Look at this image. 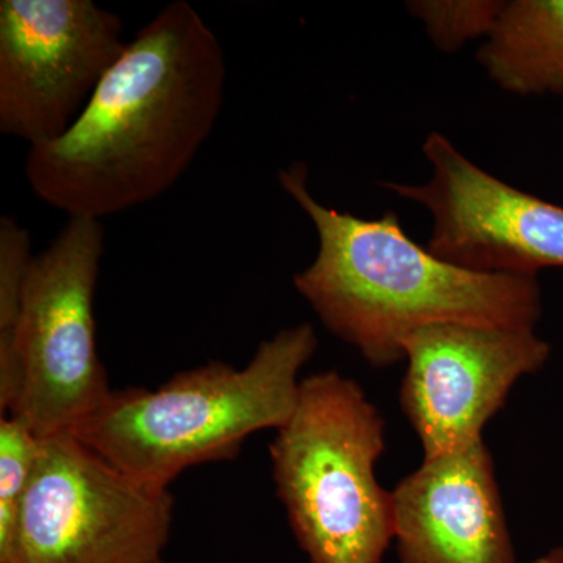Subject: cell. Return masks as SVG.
Returning a JSON list of instances; mask_svg holds the SVG:
<instances>
[{
    "label": "cell",
    "mask_w": 563,
    "mask_h": 563,
    "mask_svg": "<svg viewBox=\"0 0 563 563\" xmlns=\"http://www.w3.org/2000/svg\"><path fill=\"white\" fill-rule=\"evenodd\" d=\"M224 88L220 40L191 3H168L128 41L68 131L29 150V185L69 218L102 221L154 201L209 140Z\"/></svg>",
    "instance_id": "1"
},
{
    "label": "cell",
    "mask_w": 563,
    "mask_h": 563,
    "mask_svg": "<svg viewBox=\"0 0 563 563\" xmlns=\"http://www.w3.org/2000/svg\"><path fill=\"white\" fill-rule=\"evenodd\" d=\"M279 184L313 222L318 252L292 277L322 325L374 368L404 362L410 333L440 322L537 329L543 302L536 274L472 272L415 243L395 211L377 220L318 201L303 163Z\"/></svg>",
    "instance_id": "2"
},
{
    "label": "cell",
    "mask_w": 563,
    "mask_h": 563,
    "mask_svg": "<svg viewBox=\"0 0 563 563\" xmlns=\"http://www.w3.org/2000/svg\"><path fill=\"white\" fill-rule=\"evenodd\" d=\"M317 346L309 322L282 329L243 368L210 362L174 374L157 390L111 391L73 435L122 472L169 488L190 466L229 461L254 433L290 420L299 374Z\"/></svg>",
    "instance_id": "3"
},
{
    "label": "cell",
    "mask_w": 563,
    "mask_h": 563,
    "mask_svg": "<svg viewBox=\"0 0 563 563\" xmlns=\"http://www.w3.org/2000/svg\"><path fill=\"white\" fill-rule=\"evenodd\" d=\"M387 424L335 369L303 377L269 444L273 481L309 563H383L395 539L393 493L376 476Z\"/></svg>",
    "instance_id": "4"
},
{
    "label": "cell",
    "mask_w": 563,
    "mask_h": 563,
    "mask_svg": "<svg viewBox=\"0 0 563 563\" xmlns=\"http://www.w3.org/2000/svg\"><path fill=\"white\" fill-rule=\"evenodd\" d=\"M103 240L102 221L69 218L33 258L13 333L0 340V409L40 439L73 433L113 391L95 317Z\"/></svg>",
    "instance_id": "5"
},
{
    "label": "cell",
    "mask_w": 563,
    "mask_h": 563,
    "mask_svg": "<svg viewBox=\"0 0 563 563\" xmlns=\"http://www.w3.org/2000/svg\"><path fill=\"white\" fill-rule=\"evenodd\" d=\"M169 488L136 479L73 433L41 439L16 531L0 563H158Z\"/></svg>",
    "instance_id": "6"
},
{
    "label": "cell",
    "mask_w": 563,
    "mask_h": 563,
    "mask_svg": "<svg viewBox=\"0 0 563 563\" xmlns=\"http://www.w3.org/2000/svg\"><path fill=\"white\" fill-rule=\"evenodd\" d=\"M92 0L0 2V132L29 146L60 139L128 46Z\"/></svg>",
    "instance_id": "7"
},
{
    "label": "cell",
    "mask_w": 563,
    "mask_h": 563,
    "mask_svg": "<svg viewBox=\"0 0 563 563\" xmlns=\"http://www.w3.org/2000/svg\"><path fill=\"white\" fill-rule=\"evenodd\" d=\"M402 352L399 404L422 459H433L484 440L518 380L550 361L551 344L536 329L440 322L410 333Z\"/></svg>",
    "instance_id": "8"
},
{
    "label": "cell",
    "mask_w": 563,
    "mask_h": 563,
    "mask_svg": "<svg viewBox=\"0 0 563 563\" xmlns=\"http://www.w3.org/2000/svg\"><path fill=\"white\" fill-rule=\"evenodd\" d=\"M422 152L431 179L383 187L431 213L426 247L432 254L479 273L539 276L550 266L563 268V206L492 176L442 133L432 132Z\"/></svg>",
    "instance_id": "9"
},
{
    "label": "cell",
    "mask_w": 563,
    "mask_h": 563,
    "mask_svg": "<svg viewBox=\"0 0 563 563\" xmlns=\"http://www.w3.org/2000/svg\"><path fill=\"white\" fill-rule=\"evenodd\" d=\"M391 493L399 563H517L484 440L422 459Z\"/></svg>",
    "instance_id": "10"
},
{
    "label": "cell",
    "mask_w": 563,
    "mask_h": 563,
    "mask_svg": "<svg viewBox=\"0 0 563 563\" xmlns=\"http://www.w3.org/2000/svg\"><path fill=\"white\" fill-rule=\"evenodd\" d=\"M477 62L504 91L563 95V0L504 2Z\"/></svg>",
    "instance_id": "11"
},
{
    "label": "cell",
    "mask_w": 563,
    "mask_h": 563,
    "mask_svg": "<svg viewBox=\"0 0 563 563\" xmlns=\"http://www.w3.org/2000/svg\"><path fill=\"white\" fill-rule=\"evenodd\" d=\"M41 439L14 415L0 418V561L9 554L22 503L27 495Z\"/></svg>",
    "instance_id": "12"
},
{
    "label": "cell",
    "mask_w": 563,
    "mask_h": 563,
    "mask_svg": "<svg viewBox=\"0 0 563 563\" xmlns=\"http://www.w3.org/2000/svg\"><path fill=\"white\" fill-rule=\"evenodd\" d=\"M504 2L495 0H418L407 3V10L424 24L429 38L443 51H455L466 41L490 35Z\"/></svg>",
    "instance_id": "13"
},
{
    "label": "cell",
    "mask_w": 563,
    "mask_h": 563,
    "mask_svg": "<svg viewBox=\"0 0 563 563\" xmlns=\"http://www.w3.org/2000/svg\"><path fill=\"white\" fill-rule=\"evenodd\" d=\"M33 258L31 233L13 218L3 217L0 220V340L10 339L13 333Z\"/></svg>",
    "instance_id": "14"
},
{
    "label": "cell",
    "mask_w": 563,
    "mask_h": 563,
    "mask_svg": "<svg viewBox=\"0 0 563 563\" xmlns=\"http://www.w3.org/2000/svg\"><path fill=\"white\" fill-rule=\"evenodd\" d=\"M531 563H563V544L562 547L551 548L547 553L533 559Z\"/></svg>",
    "instance_id": "15"
},
{
    "label": "cell",
    "mask_w": 563,
    "mask_h": 563,
    "mask_svg": "<svg viewBox=\"0 0 563 563\" xmlns=\"http://www.w3.org/2000/svg\"><path fill=\"white\" fill-rule=\"evenodd\" d=\"M158 563H166V562H165V561H161V562H158Z\"/></svg>",
    "instance_id": "16"
}]
</instances>
